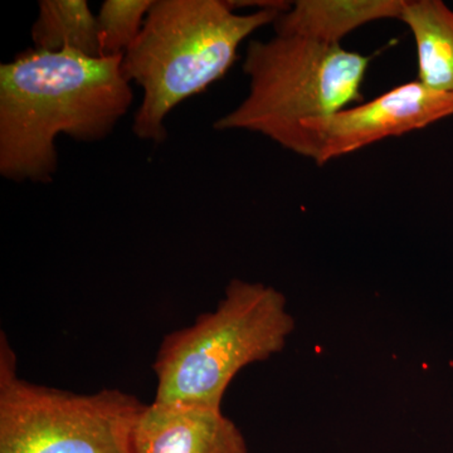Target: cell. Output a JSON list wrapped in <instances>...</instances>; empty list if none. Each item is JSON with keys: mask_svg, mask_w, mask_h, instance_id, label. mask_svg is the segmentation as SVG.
Returning a JSON list of instances; mask_svg holds the SVG:
<instances>
[{"mask_svg": "<svg viewBox=\"0 0 453 453\" xmlns=\"http://www.w3.org/2000/svg\"><path fill=\"white\" fill-rule=\"evenodd\" d=\"M122 57L29 50L0 65V174L47 184L58 169L59 135L106 139L129 111Z\"/></svg>", "mask_w": 453, "mask_h": 453, "instance_id": "cell-1", "label": "cell"}, {"mask_svg": "<svg viewBox=\"0 0 453 453\" xmlns=\"http://www.w3.org/2000/svg\"><path fill=\"white\" fill-rule=\"evenodd\" d=\"M279 12L237 14L223 0H154L122 71L142 89L134 116L136 138L160 144L169 113L231 70L250 35L273 25Z\"/></svg>", "mask_w": 453, "mask_h": 453, "instance_id": "cell-2", "label": "cell"}, {"mask_svg": "<svg viewBox=\"0 0 453 453\" xmlns=\"http://www.w3.org/2000/svg\"><path fill=\"white\" fill-rule=\"evenodd\" d=\"M294 330L281 291L231 280L216 309L163 339L153 365L154 402L222 408L235 375L281 353Z\"/></svg>", "mask_w": 453, "mask_h": 453, "instance_id": "cell-3", "label": "cell"}, {"mask_svg": "<svg viewBox=\"0 0 453 453\" xmlns=\"http://www.w3.org/2000/svg\"><path fill=\"white\" fill-rule=\"evenodd\" d=\"M371 57L301 37L251 41L243 73L250 80L242 103L214 122L220 131L244 130L314 160L301 124L327 118L363 100Z\"/></svg>", "mask_w": 453, "mask_h": 453, "instance_id": "cell-4", "label": "cell"}, {"mask_svg": "<svg viewBox=\"0 0 453 453\" xmlns=\"http://www.w3.org/2000/svg\"><path fill=\"white\" fill-rule=\"evenodd\" d=\"M144 403L118 388L91 395L31 383L0 335V453H133Z\"/></svg>", "mask_w": 453, "mask_h": 453, "instance_id": "cell-5", "label": "cell"}, {"mask_svg": "<svg viewBox=\"0 0 453 453\" xmlns=\"http://www.w3.org/2000/svg\"><path fill=\"white\" fill-rule=\"evenodd\" d=\"M453 115V92L413 81L396 86L362 105L301 124L319 166Z\"/></svg>", "mask_w": 453, "mask_h": 453, "instance_id": "cell-6", "label": "cell"}, {"mask_svg": "<svg viewBox=\"0 0 453 453\" xmlns=\"http://www.w3.org/2000/svg\"><path fill=\"white\" fill-rule=\"evenodd\" d=\"M133 453H250L222 408L145 404L134 428Z\"/></svg>", "mask_w": 453, "mask_h": 453, "instance_id": "cell-7", "label": "cell"}, {"mask_svg": "<svg viewBox=\"0 0 453 453\" xmlns=\"http://www.w3.org/2000/svg\"><path fill=\"white\" fill-rule=\"evenodd\" d=\"M405 0H299L273 23L276 35L340 44L351 32L381 19H399Z\"/></svg>", "mask_w": 453, "mask_h": 453, "instance_id": "cell-8", "label": "cell"}, {"mask_svg": "<svg viewBox=\"0 0 453 453\" xmlns=\"http://www.w3.org/2000/svg\"><path fill=\"white\" fill-rule=\"evenodd\" d=\"M399 20L416 43L417 81L453 92V9L442 0H405Z\"/></svg>", "mask_w": 453, "mask_h": 453, "instance_id": "cell-9", "label": "cell"}, {"mask_svg": "<svg viewBox=\"0 0 453 453\" xmlns=\"http://www.w3.org/2000/svg\"><path fill=\"white\" fill-rule=\"evenodd\" d=\"M32 41L35 50H70L88 57H104L97 17L86 0H41Z\"/></svg>", "mask_w": 453, "mask_h": 453, "instance_id": "cell-10", "label": "cell"}, {"mask_svg": "<svg viewBox=\"0 0 453 453\" xmlns=\"http://www.w3.org/2000/svg\"><path fill=\"white\" fill-rule=\"evenodd\" d=\"M154 0H106L97 27L104 57L125 55L138 40Z\"/></svg>", "mask_w": 453, "mask_h": 453, "instance_id": "cell-11", "label": "cell"}, {"mask_svg": "<svg viewBox=\"0 0 453 453\" xmlns=\"http://www.w3.org/2000/svg\"><path fill=\"white\" fill-rule=\"evenodd\" d=\"M229 7L235 8H256L259 11H273L279 13H285L290 9L292 2L286 0H226Z\"/></svg>", "mask_w": 453, "mask_h": 453, "instance_id": "cell-12", "label": "cell"}]
</instances>
